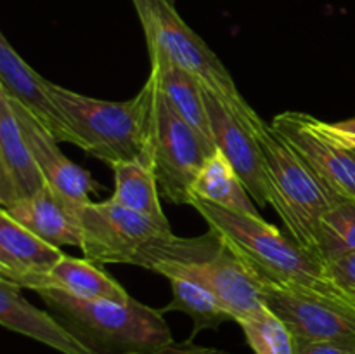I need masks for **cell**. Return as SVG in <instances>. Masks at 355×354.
Returning a JSON list of instances; mask_svg holds the SVG:
<instances>
[{"mask_svg": "<svg viewBox=\"0 0 355 354\" xmlns=\"http://www.w3.org/2000/svg\"><path fill=\"white\" fill-rule=\"evenodd\" d=\"M263 304L286 323L297 342H333L355 349V307L349 302L266 285Z\"/></svg>", "mask_w": 355, "mask_h": 354, "instance_id": "obj_9", "label": "cell"}, {"mask_svg": "<svg viewBox=\"0 0 355 354\" xmlns=\"http://www.w3.org/2000/svg\"><path fill=\"white\" fill-rule=\"evenodd\" d=\"M255 354H297V340L286 323L269 307L238 321Z\"/></svg>", "mask_w": 355, "mask_h": 354, "instance_id": "obj_24", "label": "cell"}, {"mask_svg": "<svg viewBox=\"0 0 355 354\" xmlns=\"http://www.w3.org/2000/svg\"><path fill=\"white\" fill-rule=\"evenodd\" d=\"M191 207L266 285L315 292L347 302L328 278L322 260L263 221L262 215L239 214L198 198Z\"/></svg>", "mask_w": 355, "mask_h": 354, "instance_id": "obj_1", "label": "cell"}, {"mask_svg": "<svg viewBox=\"0 0 355 354\" xmlns=\"http://www.w3.org/2000/svg\"><path fill=\"white\" fill-rule=\"evenodd\" d=\"M149 75L155 78L156 85L173 111L196 130L208 153H214L217 146L208 117L203 83L193 73L186 71L162 56H149Z\"/></svg>", "mask_w": 355, "mask_h": 354, "instance_id": "obj_18", "label": "cell"}, {"mask_svg": "<svg viewBox=\"0 0 355 354\" xmlns=\"http://www.w3.org/2000/svg\"><path fill=\"white\" fill-rule=\"evenodd\" d=\"M78 207L80 205L71 203L45 184L33 196L0 210L51 245L59 248L61 246L80 248L82 233H80Z\"/></svg>", "mask_w": 355, "mask_h": 354, "instance_id": "obj_17", "label": "cell"}, {"mask_svg": "<svg viewBox=\"0 0 355 354\" xmlns=\"http://www.w3.org/2000/svg\"><path fill=\"white\" fill-rule=\"evenodd\" d=\"M139 267L155 271L166 280L186 278L201 285L229 309L236 323L266 307V283L211 229L194 238H180L173 233L163 236L146 250Z\"/></svg>", "mask_w": 355, "mask_h": 354, "instance_id": "obj_2", "label": "cell"}, {"mask_svg": "<svg viewBox=\"0 0 355 354\" xmlns=\"http://www.w3.org/2000/svg\"><path fill=\"white\" fill-rule=\"evenodd\" d=\"M114 189L110 201L120 207L148 215L156 221L168 222L158 194V177L153 165L151 151L132 162L113 167Z\"/></svg>", "mask_w": 355, "mask_h": 354, "instance_id": "obj_21", "label": "cell"}, {"mask_svg": "<svg viewBox=\"0 0 355 354\" xmlns=\"http://www.w3.org/2000/svg\"><path fill=\"white\" fill-rule=\"evenodd\" d=\"M78 221L82 233L80 250L97 264L139 266L149 246L163 236L172 235L170 222L156 221L110 200L80 205Z\"/></svg>", "mask_w": 355, "mask_h": 354, "instance_id": "obj_8", "label": "cell"}, {"mask_svg": "<svg viewBox=\"0 0 355 354\" xmlns=\"http://www.w3.org/2000/svg\"><path fill=\"white\" fill-rule=\"evenodd\" d=\"M172 287V301L163 305L159 311L165 312L179 311L193 319V332L191 340L203 330H217L227 321H234V316L229 309L201 285L186 278H168Z\"/></svg>", "mask_w": 355, "mask_h": 354, "instance_id": "obj_22", "label": "cell"}, {"mask_svg": "<svg viewBox=\"0 0 355 354\" xmlns=\"http://www.w3.org/2000/svg\"><path fill=\"white\" fill-rule=\"evenodd\" d=\"M312 125L321 134L328 135V137L335 139V141L342 142V144L355 148V118H349V120L342 121H324L312 117Z\"/></svg>", "mask_w": 355, "mask_h": 354, "instance_id": "obj_26", "label": "cell"}, {"mask_svg": "<svg viewBox=\"0 0 355 354\" xmlns=\"http://www.w3.org/2000/svg\"><path fill=\"white\" fill-rule=\"evenodd\" d=\"M328 278L349 304L355 307V252L324 264Z\"/></svg>", "mask_w": 355, "mask_h": 354, "instance_id": "obj_25", "label": "cell"}, {"mask_svg": "<svg viewBox=\"0 0 355 354\" xmlns=\"http://www.w3.org/2000/svg\"><path fill=\"white\" fill-rule=\"evenodd\" d=\"M9 101L17 120H19L21 128H23L28 146H30L31 153H33L38 167H40L45 184L75 205H83L92 201L90 200V194L103 191V184L97 183L89 170L82 169L75 162H71L59 149L58 139L30 111L24 110L19 103H16L10 97Z\"/></svg>", "mask_w": 355, "mask_h": 354, "instance_id": "obj_13", "label": "cell"}, {"mask_svg": "<svg viewBox=\"0 0 355 354\" xmlns=\"http://www.w3.org/2000/svg\"><path fill=\"white\" fill-rule=\"evenodd\" d=\"M61 290L73 297L85 298V301H113L127 302L130 301V294L107 274L97 262L87 259H78L64 253L62 259L40 278L30 285L28 290Z\"/></svg>", "mask_w": 355, "mask_h": 354, "instance_id": "obj_19", "label": "cell"}, {"mask_svg": "<svg viewBox=\"0 0 355 354\" xmlns=\"http://www.w3.org/2000/svg\"><path fill=\"white\" fill-rule=\"evenodd\" d=\"M45 186L9 97L0 92V208L37 194Z\"/></svg>", "mask_w": 355, "mask_h": 354, "instance_id": "obj_14", "label": "cell"}, {"mask_svg": "<svg viewBox=\"0 0 355 354\" xmlns=\"http://www.w3.org/2000/svg\"><path fill=\"white\" fill-rule=\"evenodd\" d=\"M297 354H355V349L333 342H297Z\"/></svg>", "mask_w": 355, "mask_h": 354, "instance_id": "obj_28", "label": "cell"}, {"mask_svg": "<svg viewBox=\"0 0 355 354\" xmlns=\"http://www.w3.org/2000/svg\"><path fill=\"white\" fill-rule=\"evenodd\" d=\"M49 311L96 354H156L173 342L159 309L127 302L85 301L61 290H40Z\"/></svg>", "mask_w": 355, "mask_h": 354, "instance_id": "obj_3", "label": "cell"}, {"mask_svg": "<svg viewBox=\"0 0 355 354\" xmlns=\"http://www.w3.org/2000/svg\"><path fill=\"white\" fill-rule=\"evenodd\" d=\"M139 17L149 56H162L186 71L193 73L215 94L234 117L260 134L266 121L241 96L234 78L207 42L184 21L175 0H130Z\"/></svg>", "mask_w": 355, "mask_h": 354, "instance_id": "obj_5", "label": "cell"}, {"mask_svg": "<svg viewBox=\"0 0 355 354\" xmlns=\"http://www.w3.org/2000/svg\"><path fill=\"white\" fill-rule=\"evenodd\" d=\"M205 101H207L215 146L232 163L253 201L262 207L270 205L269 179H267L263 153L257 135L250 132L207 87H205Z\"/></svg>", "mask_w": 355, "mask_h": 354, "instance_id": "obj_11", "label": "cell"}, {"mask_svg": "<svg viewBox=\"0 0 355 354\" xmlns=\"http://www.w3.org/2000/svg\"><path fill=\"white\" fill-rule=\"evenodd\" d=\"M319 259H333L355 252V200H342L329 208L319 226Z\"/></svg>", "mask_w": 355, "mask_h": 354, "instance_id": "obj_23", "label": "cell"}, {"mask_svg": "<svg viewBox=\"0 0 355 354\" xmlns=\"http://www.w3.org/2000/svg\"><path fill=\"white\" fill-rule=\"evenodd\" d=\"M156 354H232L229 351L217 349V347H207V346H198L193 340L187 339L184 342H170L163 349H159Z\"/></svg>", "mask_w": 355, "mask_h": 354, "instance_id": "obj_27", "label": "cell"}, {"mask_svg": "<svg viewBox=\"0 0 355 354\" xmlns=\"http://www.w3.org/2000/svg\"><path fill=\"white\" fill-rule=\"evenodd\" d=\"M64 252L31 233L0 210V278L30 288L37 278L47 274Z\"/></svg>", "mask_w": 355, "mask_h": 354, "instance_id": "obj_15", "label": "cell"}, {"mask_svg": "<svg viewBox=\"0 0 355 354\" xmlns=\"http://www.w3.org/2000/svg\"><path fill=\"white\" fill-rule=\"evenodd\" d=\"M270 125L336 194L355 200V148L321 134L312 125V115L302 111L276 115Z\"/></svg>", "mask_w": 355, "mask_h": 354, "instance_id": "obj_10", "label": "cell"}, {"mask_svg": "<svg viewBox=\"0 0 355 354\" xmlns=\"http://www.w3.org/2000/svg\"><path fill=\"white\" fill-rule=\"evenodd\" d=\"M155 83L149 125V149L163 196L175 205H191L193 184L210 155L187 121L173 111Z\"/></svg>", "mask_w": 355, "mask_h": 354, "instance_id": "obj_7", "label": "cell"}, {"mask_svg": "<svg viewBox=\"0 0 355 354\" xmlns=\"http://www.w3.org/2000/svg\"><path fill=\"white\" fill-rule=\"evenodd\" d=\"M257 139L266 162L270 205L288 235L319 259L321 219L347 198L336 194L270 124L263 125Z\"/></svg>", "mask_w": 355, "mask_h": 354, "instance_id": "obj_6", "label": "cell"}, {"mask_svg": "<svg viewBox=\"0 0 355 354\" xmlns=\"http://www.w3.org/2000/svg\"><path fill=\"white\" fill-rule=\"evenodd\" d=\"M0 325L38 340L62 354H96L51 311H42L21 295V288L0 278Z\"/></svg>", "mask_w": 355, "mask_h": 354, "instance_id": "obj_16", "label": "cell"}, {"mask_svg": "<svg viewBox=\"0 0 355 354\" xmlns=\"http://www.w3.org/2000/svg\"><path fill=\"white\" fill-rule=\"evenodd\" d=\"M0 92L30 111L59 142L78 146L75 132L52 96L51 82L17 54L3 33L0 35Z\"/></svg>", "mask_w": 355, "mask_h": 354, "instance_id": "obj_12", "label": "cell"}, {"mask_svg": "<svg viewBox=\"0 0 355 354\" xmlns=\"http://www.w3.org/2000/svg\"><path fill=\"white\" fill-rule=\"evenodd\" d=\"M194 198L239 214L260 215L236 169L218 148L207 156L194 180Z\"/></svg>", "mask_w": 355, "mask_h": 354, "instance_id": "obj_20", "label": "cell"}, {"mask_svg": "<svg viewBox=\"0 0 355 354\" xmlns=\"http://www.w3.org/2000/svg\"><path fill=\"white\" fill-rule=\"evenodd\" d=\"M51 92L69 127L78 139V148L113 169L148 155L149 125L155 83L144 87L127 101H103L64 89L51 82Z\"/></svg>", "mask_w": 355, "mask_h": 354, "instance_id": "obj_4", "label": "cell"}]
</instances>
